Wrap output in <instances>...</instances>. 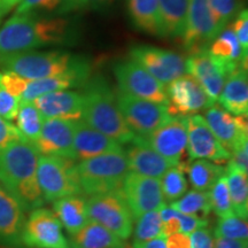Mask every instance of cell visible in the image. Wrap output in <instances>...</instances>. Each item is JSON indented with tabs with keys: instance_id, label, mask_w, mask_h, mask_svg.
Segmentation results:
<instances>
[{
	"instance_id": "1",
	"label": "cell",
	"mask_w": 248,
	"mask_h": 248,
	"mask_svg": "<svg viewBox=\"0 0 248 248\" xmlns=\"http://www.w3.org/2000/svg\"><path fill=\"white\" fill-rule=\"evenodd\" d=\"M39 152L32 142L20 139L0 151V186L26 212L39 208L45 200L37 179Z\"/></svg>"
},
{
	"instance_id": "2",
	"label": "cell",
	"mask_w": 248,
	"mask_h": 248,
	"mask_svg": "<svg viewBox=\"0 0 248 248\" xmlns=\"http://www.w3.org/2000/svg\"><path fill=\"white\" fill-rule=\"evenodd\" d=\"M71 35L70 24L64 18L14 14L0 28V55L64 44L70 42Z\"/></svg>"
},
{
	"instance_id": "3",
	"label": "cell",
	"mask_w": 248,
	"mask_h": 248,
	"mask_svg": "<svg viewBox=\"0 0 248 248\" xmlns=\"http://www.w3.org/2000/svg\"><path fill=\"white\" fill-rule=\"evenodd\" d=\"M83 117L89 125L121 145L131 144L137 138L126 125L116 101V93L101 75L90 77L84 85Z\"/></svg>"
},
{
	"instance_id": "4",
	"label": "cell",
	"mask_w": 248,
	"mask_h": 248,
	"mask_svg": "<svg viewBox=\"0 0 248 248\" xmlns=\"http://www.w3.org/2000/svg\"><path fill=\"white\" fill-rule=\"evenodd\" d=\"M82 194L95 195L120 191L129 172L125 153L114 152L76 163Z\"/></svg>"
},
{
	"instance_id": "5",
	"label": "cell",
	"mask_w": 248,
	"mask_h": 248,
	"mask_svg": "<svg viewBox=\"0 0 248 248\" xmlns=\"http://www.w3.org/2000/svg\"><path fill=\"white\" fill-rule=\"evenodd\" d=\"M82 55H74L66 51L36 52L0 55V68L12 71L24 79L33 80L52 77L73 67Z\"/></svg>"
},
{
	"instance_id": "6",
	"label": "cell",
	"mask_w": 248,
	"mask_h": 248,
	"mask_svg": "<svg viewBox=\"0 0 248 248\" xmlns=\"http://www.w3.org/2000/svg\"><path fill=\"white\" fill-rule=\"evenodd\" d=\"M76 161L68 157L40 155L37 162V179L43 198L47 202L82 194Z\"/></svg>"
},
{
	"instance_id": "7",
	"label": "cell",
	"mask_w": 248,
	"mask_h": 248,
	"mask_svg": "<svg viewBox=\"0 0 248 248\" xmlns=\"http://www.w3.org/2000/svg\"><path fill=\"white\" fill-rule=\"evenodd\" d=\"M115 93L126 125L139 138H146L171 117L167 105L137 98L120 90Z\"/></svg>"
},
{
	"instance_id": "8",
	"label": "cell",
	"mask_w": 248,
	"mask_h": 248,
	"mask_svg": "<svg viewBox=\"0 0 248 248\" xmlns=\"http://www.w3.org/2000/svg\"><path fill=\"white\" fill-rule=\"evenodd\" d=\"M90 221L101 224L121 239H129L133 230V218L122 192L95 194L86 200Z\"/></svg>"
},
{
	"instance_id": "9",
	"label": "cell",
	"mask_w": 248,
	"mask_h": 248,
	"mask_svg": "<svg viewBox=\"0 0 248 248\" xmlns=\"http://www.w3.org/2000/svg\"><path fill=\"white\" fill-rule=\"evenodd\" d=\"M185 64L186 74L193 77L216 104L226 77L241 63H229L223 61L210 54L208 47H204L190 53L188 58L185 59Z\"/></svg>"
},
{
	"instance_id": "10",
	"label": "cell",
	"mask_w": 248,
	"mask_h": 248,
	"mask_svg": "<svg viewBox=\"0 0 248 248\" xmlns=\"http://www.w3.org/2000/svg\"><path fill=\"white\" fill-rule=\"evenodd\" d=\"M114 75L119 90L137 98L167 105L166 86L157 82L133 59H124L114 63Z\"/></svg>"
},
{
	"instance_id": "11",
	"label": "cell",
	"mask_w": 248,
	"mask_h": 248,
	"mask_svg": "<svg viewBox=\"0 0 248 248\" xmlns=\"http://www.w3.org/2000/svg\"><path fill=\"white\" fill-rule=\"evenodd\" d=\"M142 139L173 166L184 168L190 162L187 157L186 116H171L160 128Z\"/></svg>"
},
{
	"instance_id": "12",
	"label": "cell",
	"mask_w": 248,
	"mask_h": 248,
	"mask_svg": "<svg viewBox=\"0 0 248 248\" xmlns=\"http://www.w3.org/2000/svg\"><path fill=\"white\" fill-rule=\"evenodd\" d=\"M130 58L138 62L164 86L186 75L185 59L169 49L137 45L130 49Z\"/></svg>"
},
{
	"instance_id": "13",
	"label": "cell",
	"mask_w": 248,
	"mask_h": 248,
	"mask_svg": "<svg viewBox=\"0 0 248 248\" xmlns=\"http://www.w3.org/2000/svg\"><path fill=\"white\" fill-rule=\"evenodd\" d=\"M54 212L47 208L31 210L23 229V245L30 248H70Z\"/></svg>"
},
{
	"instance_id": "14",
	"label": "cell",
	"mask_w": 248,
	"mask_h": 248,
	"mask_svg": "<svg viewBox=\"0 0 248 248\" xmlns=\"http://www.w3.org/2000/svg\"><path fill=\"white\" fill-rule=\"evenodd\" d=\"M166 94L171 116L194 115L215 105L202 86L188 74L166 85Z\"/></svg>"
},
{
	"instance_id": "15",
	"label": "cell",
	"mask_w": 248,
	"mask_h": 248,
	"mask_svg": "<svg viewBox=\"0 0 248 248\" xmlns=\"http://www.w3.org/2000/svg\"><path fill=\"white\" fill-rule=\"evenodd\" d=\"M121 192L135 219L145 213L160 210L167 204L161 191L160 179L133 171L126 173Z\"/></svg>"
},
{
	"instance_id": "16",
	"label": "cell",
	"mask_w": 248,
	"mask_h": 248,
	"mask_svg": "<svg viewBox=\"0 0 248 248\" xmlns=\"http://www.w3.org/2000/svg\"><path fill=\"white\" fill-rule=\"evenodd\" d=\"M187 128V155L190 161L204 159L217 164H224L230 160V152L217 140L203 116H186Z\"/></svg>"
},
{
	"instance_id": "17",
	"label": "cell",
	"mask_w": 248,
	"mask_h": 248,
	"mask_svg": "<svg viewBox=\"0 0 248 248\" xmlns=\"http://www.w3.org/2000/svg\"><path fill=\"white\" fill-rule=\"evenodd\" d=\"M92 67L88 59L80 57L78 61L64 73L46 78L28 80L20 101H33L45 93L84 86L91 77Z\"/></svg>"
},
{
	"instance_id": "18",
	"label": "cell",
	"mask_w": 248,
	"mask_h": 248,
	"mask_svg": "<svg viewBox=\"0 0 248 248\" xmlns=\"http://www.w3.org/2000/svg\"><path fill=\"white\" fill-rule=\"evenodd\" d=\"M217 37V31L210 15L207 0H190L183 35V44L188 54L198 49L208 47Z\"/></svg>"
},
{
	"instance_id": "19",
	"label": "cell",
	"mask_w": 248,
	"mask_h": 248,
	"mask_svg": "<svg viewBox=\"0 0 248 248\" xmlns=\"http://www.w3.org/2000/svg\"><path fill=\"white\" fill-rule=\"evenodd\" d=\"M203 117L217 140L230 153L248 142L247 117L234 116L215 105L206 109Z\"/></svg>"
},
{
	"instance_id": "20",
	"label": "cell",
	"mask_w": 248,
	"mask_h": 248,
	"mask_svg": "<svg viewBox=\"0 0 248 248\" xmlns=\"http://www.w3.org/2000/svg\"><path fill=\"white\" fill-rule=\"evenodd\" d=\"M40 155L75 160L74 122L60 119H44L39 138L33 144Z\"/></svg>"
},
{
	"instance_id": "21",
	"label": "cell",
	"mask_w": 248,
	"mask_h": 248,
	"mask_svg": "<svg viewBox=\"0 0 248 248\" xmlns=\"http://www.w3.org/2000/svg\"><path fill=\"white\" fill-rule=\"evenodd\" d=\"M74 151L76 161H83L98 155L122 152L124 148L120 142L92 128L84 120H78L74 122Z\"/></svg>"
},
{
	"instance_id": "22",
	"label": "cell",
	"mask_w": 248,
	"mask_h": 248,
	"mask_svg": "<svg viewBox=\"0 0 248 248\" xmlns=\"http://www.w3.org/2000/svg\"><path fill=\"white\" fill-rule=\"evenodd\" d=\"M32 102L44 119H60L75 122L83 117L82 93L60 90L45 93Z\"/></svg>"
},
{
	"instance_id": "23",
	"label": "cell",
	"mask_w": 248,
	"mask_h": 248,
	"mask_svg": "<svg viewBox=\"0 0 248 248\" xmlns=\"http://www.w3.org/2000/svg\"><path fill=\"white\" fill-rule=\"evenodd\" d=\"M126 161H128L129 171H133L146 177L160 179L167 170L175 167L164 159L162 155L157 153L154 148L142 138L137 137L129 147L124 150Z\"/></svg>"
},
{
	"instance_id": "24",
	"label": "cell",
	"mask_w": 248,
	"mask_h": 248,
	"mask_svg": "<svg viewBox=\"0 0 248 248\" xmlns=\"http://www.w3.org/2000/svg\"><path fill=\"white\" fill-rule=\"evenodd\" d=\"M24 214L20 203L0 186V245L13 248L23 246Z\"/></svg>"
},
{
	"instance_id": "25",
	"label": "cell",
	"mask_w": 248,
	"mask_h": 248,
	"mask_svg": "<svg viewBox=\"0 0 248 248\" xmlns=\"http://www.w3.org/2000/svg\"><path fill=\"white\" fill-rule=\"evenodd\" d=\"M217 101L223 109L234 116L248 115L247 63H241L229 74Z\"/></svg>"
},
{
	"instance_id": "26",
	"label": "cell",
	"mask_w": 248,
	"mask_h": 248,
	"mask_svg": "<svg viewBox=\"0 0 248 248\" xmlns=\"http://www.w3.org/2000/svg\"><path fill=\"white\" fill-rule=\"evenodd\" d=\"M86 198L82 194L68 195L53 201V212L70 235L75 234L90 221Z\"/></svg>"
},
{
	"instance_id": "27",
	"label": "cell",
	"mask_w": 248,
	"mask_h": 248,
	"mask_svg": "<svg viewBox=\"0 0 248 248\" xmlns=\"http://www.w3.org/2000/svg\"><path fill=\"white\" fill-rule=\"evenodd\" d=\"M70 248H125V240L94 221L70 235Z\"/></svg>"
},
{
	"instance_id": "28",
	"label": "cell",
	"mask_w": 248,
	"mask_h": 248,
	"mask_svg": "<svg viewBox=\"0 0 248 248\" xmlns=\"http://www.w3.org/2000/svg\"><path fill=\"white\" fill-rule=\"evenodd\" d=\"M128 11L136 28L150 35L164 37L157 0H128Z\"/></svg>"
},
{
	"instance_id": "29",
	"label": "cell",
	"mask_w": 248,
	"mask_h": 248,
	"mask_svg": "<svg viewBox=\"0 0 248 248\" xmlns=\"http://www.w3.org/2000/svg\"><path fill=\"white\" fill-rule=\"evenodd\" d=\"M164 37L182 38L190 0H157Z\"/></svg>"
},
{
	"instance_id": "30",
	"label": "cell",
	"mask_w": 248,
	"mask_h": 248,
	"mask_svg": "<svg viewBox=\"0 0 248 248\" xmlns=\"http://www.w3.org/2000/svg\"><path fill=\"white\" fill-rule=\"evenodd\" d=\"M193 190L209 191L219 178L225 175V167L212 161L198 159L184 167Z\"/></svg>"
},
{
	"instance_id": "31",
	"label": "cell",
	"mask_w": 248,
	"mask_h": 248,
	"mask_svg": "<svg viewBox=\"0 0 248 248\" xmlns=\"http://www.w3.org/2000/svg\"><path fill=\"white\" fill-rule=\"evenodd\" d=\"M232 210L235 216L247 219L248 216V176L246 172L228 163L225 168Z\"/></svg>"
},
{
	"instance_id": "32",
	"label": "cell",
	"mask_w": 248,
	"mask_h": 248,
	"mask_svg": "<svg viewBox=\"0 0 248 248\" xmlns=\"http://www.w3.org/2000/svg\"><path fill=\"white\" fill-rule=\"evenodd\" d=\"M209 53L215 58L229 62V63H244L247 62V54L241 47L233 29L226 27L218 33L208 47Z\"/></svg>"
},
{
	"instance_id": "33",
	"label": "cell",
	"mask_w": 248,
	"mask_h": 248,
	"mask_svg": "<svg viewBox=\"0 0 248 248\" xmlns=\"http://www.w3.org/2000/svg\"><path fill=\"white\" fill-rule=\"evenodd\" d=\"M16 128L26 140L35 144L42 131L44 117L32 101H20L17 108Z\"/></svg>"
},
{
	"instance_id": "34",
	"label": "cell",
	"mask_w": 248,
	"mask_h": 248,
	"mask_svg": "<svg viewBox=\"0 0 248 248\" xmlns=\"http://www.w3.org/2000/svg\"><path fill=\"white\" fill-rule=\"evenodd\" d=\"M170 207L181 214L197 215L204 218H207L212 212L208 191L192 190L186 192L182 198L170 204Z\"/></svg>"
},
{
	"instance_id": "35",
	"label": "cell",
	"mask_w": 248,
	"mask_h": 248,
	"mask_svg": "<svg viewBox=\"0 0 248 248\" xmlns=\"http://www.w3.org/2000/svg\"><path fill=\"white\" fill-rule=\"evenodd\" d=\"M160 179L161 191L166 203L171 204L187 192L188 182L183 167H171L163 173Z\"/></svg>"
},
{
	"instance_id": "36",
	"label": "cell",
	"mask_w": 248,
	"mask_h": 248,
	"mask_svg": "<svg viewBox=\"0 0 248 248\" xmlns=\"http://www.w3.org/2000/svg\"><path fill=\"white\" fill-rule=\"evenodd\" d=\"M133 226V243H142L162 235L160 210L145 213L135 219Z\"/></svg>"
},
{
	"instance_id": "37",
	"label": "cell",
	"mask_w": 248,
	"mask_h": 248,
	"mask_svg": "<svg viewBox=\"0 0 248 248\" xmlns=\"http://www.w3.org/2000/svg\"><path fill=\"white\" fill-rule=\"evenodd\" d=\"M76 9L70 0H22L16 6L14 14H36L37 12L47 13H68Z\"/></svg>"
},
{
	"instance_id": "38",
	"label": "cell",
	"mask_w": 248,
	"mask_h": 248,
	"mask_svg": "<svg viewBox=\"0 0 248 248\" xmlns=\"http://www.w3.org/2000/svg\"><path fill=\"white\" fill-rule=\"evenodd\" d=\"M214 235L229 238V239L248 240L247 219L240 218L234 214L230 216L219 217L214 230Z\"/></svg>"
},
{
	"instance_id": "39",
	"label": "cell",
	"mask_w": 248,
	"mask_h": 248,
	"mask_svg": "<svg viewBox=\"0 0 248 248\" xmlns=\"http://www.w3.org/2000/svg\"><path fill=\"white\" fill-rule=\"evenodd\" d=\"M208 193L212 210L217 216L225 217L233 214L225 175L213 185V187L208 191Z\"/></svg>"
},
{
	"instance_id": "40",
	"label": "cell",
	"mask_w": 248,
	"mask_h": 248,
	"mask_svg": "<svg viewBox=\"0 0 248 248\" xmlns=\"http://www.w3.org/2000/svg\"><path fill=\"white\" fill-rule=\"evenodd\" d=\"M217 36L224 30L239 7V0H207Z\"/></svg>"
},
{
	"instance_id": "41",
	"label": "cell",
	"mask_w": 248,
	"mask_h": 248,
	"mask_svg": "<svg viewBox=\"0 0 248 248\" xmlns=\"http://www.w3.org/2000/svg\"><path fill=\"white\" fill-rule=\"evenodd\" d=\"M20 101L9 93L2 84V74L0 73V116L11 121L15 120Z\"/></svg>"
},
{
	"instance_id": "42",
	"label": "cell",
	"mask_w": 248,
	"mask_h": 248,
	"mask_svg": "<svg viewBox=\"0 0 248 248\" xmlns=\"http://www.w3.org/2000/svg\"><path fill=\"white\" fill-rule=\"evenodd\" d=\"M161 224H162V235L168 237L169 234L176 233L181 230V222H179V213L172 207L164 206L160 209Z\"/></svg>"
},
{
	"instance_id": "43",
	"label": "cell",
	"mask_w": 248,
	"mask_h": 248,
	"mask_svg": "<svg viewBox=\"0 0 248 248\" xmlns=\"http://www.w3.org/2000/svg\"><path fill=\"white\" fill-rule=\"evenodd\" d=\"M233 32L237 37L238 42L244 52L247 54L248 52V12L247 9H243L233 23Z\"/></svg>"
},
{
	"instance_id": "44",
	"label": "cell",
	"mask_w": 248,
	"mask_h": 248,
	"mask_svg": "<svg viewBox=\"0 0 248 248\" xmlns=\"http://www.w3.org/2000/svg\"><path fill=\"white\" fill-rule=\"evenodd\" d=\"M2 84H4L6 90H7L13 97H15L18 101H20L21 95H22L24 88H26L27 79L16 75V74L12 73V71H5V73L2 74Z\"/></svg>"
},
{
	"instance_id": "45",
	"label": "cell",
	"mask_w": 248,
	"mask_h": 248,
	"mask_svg": "<svg viewBox=\"0 0 248 248\" xmlns=\"http://www.w3.org/2000/svg\"><path fill=\"white\" fill-rule=\"evenodd\" d=\"M24 139L18 131L16 126L12 124L9 121L2 119L0 116V151L6 146H8L11 142Z\"/></svg>"
},
{
	"instance_id": "46",
	"label": "cell",
	"mask_w": 248,
	"mask_h": 248,
	"mask_svg": "<svg viewBox=\"0 0 248 248\" xmlns=\"http://www.w3.org/2000/svg\"><path fill=\"white\" fill-rule=\"evenodd\" d=\"M179 222H181V230H179V232H183V233L188 235L192 232L197 231L198 229L206 228L208 225V219L204 218V217L181 213H179Z\"/></svg>"
},
{
	"instance_id": "47",
	"label": "cell",
	"mask_w": 248,
	"mask_h": 248,
	"mask_svg": "<svg viewBox=\"0 0 248 248\" xmlns=\"http://www.w3.org/2000/svg\"><path fill=\"white\" fill-rule=\"evenodd\" d=\"M190 240L191 248H214V233L207 226L192 232Z\"/></svg>"
},
{
	"instance_id": "48",
	"label": "cell",
	"mask_w": 248,
	"mask_h": 248,
	"mask_svg": "<svg viewBox=\"0 0 248 248\" xmlns=\"http://www.w3.org/2000/svg\"><path fill=\"white\" fill-rule=\"evenodd\" d=\"M230 160L228 163L232 164L243 172H248V142H244L239 147L231 152Z\"/></svg>"
},
{
	"instance_id": "49",
	"label": "cell",
	"mask_w": 248,
	"mask_h": 248,
	"mask_svg": "<svg viewBox=\"0 0 248 248\" xmlns=\"http://www.w3.org/2000/svg\"><path fill=\"white\" fill-rule=\"evenodd\" d=\"M166 245L167 248H191L190 235L183 232L169 234L166 237Z\"/></svg>"
},
{
	"instance_id": "50",
	"label": "cell",
	"mask_w": 248,
	"mask_h": 248,
	"mask_svg": "<svg viewBox=\"0 0 248 248\" xmlns=\"http://www.w3.org/2000/svg\"><path fill=\"white\" fill-rule=\"evenodd\" d=\"M248 240L229 239L214 235V248H247Z\"/></svg>"
},
{
	"instance_id": "51",
	"label": "cell",
	"mask_w": 248,
	"mask_h": 248,
	"mask_svg": "<svg viewBox=\"0 0 248 248\" xmlns=\"http://www.w3.org/2000/svg\"><path fill=\"white\" fill-rule=\"evenodd\" d=\"M132 248H167L166 237L159 235L154 239L142 241V243H133Z\"/></svg>"
},
{
	"instance_id": "52",
	"label": "cell",
	"mask_w": 248,
	"mask_h": 248,
	"mask_svg": "<svg viewBox=\"0 0 248 248\" xmlns=\"http://www.w3.org/2000/svg\"><path fill=\"white\" fill-rule=\"evenodd\" d=\"M22 0H0V23L2 18L7 15L12 9L16 7Z\"/></svg>"
},
{
	"instance_id": "53",
	"label": "cell",
	"mask_w": 248,
	"mask_h": 248,
	"mask_svg": "<svg viewBox=\"0 0 248 248\" xmlns=\"http://www.w3.org/2000/svg\"><path fill=\"white\" fill-rule=\"evenodd\" d=\"M110 1L111 0H88V5L94 9H100L108 6Z\"/></svg>"
},
{
	"instance_id": "54",
	"label": "cell",
	"mask_w": 248,
	"mask_h": 248,
	"mask_svg": "<svg viewBox=\"0 0 248 248\" xmlns=\"http://www.w3.org/2000/svg\"><path fill=\"white\" fill-rule=\"evenodd\" d=\"M71 2H73L74 6H75L76 9H79V8H84V7H88V0H70Z\"/></svg>"
}]
</instances>
